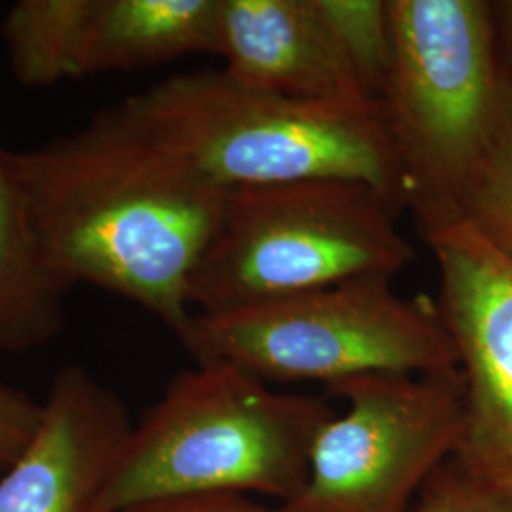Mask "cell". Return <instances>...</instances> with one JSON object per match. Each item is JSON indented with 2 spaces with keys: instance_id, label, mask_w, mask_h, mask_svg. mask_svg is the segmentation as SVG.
Listing matches in <instances>:
<instances>
[{
  "instance_id": "1",
  "label": "cell",
  "mask_w": 512,
  "mask_h": 512,
  "mask_svg": "<svg viewBox=\"0 0 512 512\" xmlns=\"http://www.w3.org/2000/svg\"><path fill=\"white\" fill-rule=\"evenodd\" d=\"M38 239L71 287L88 283L156 315L190 321L188 287L219 232L228 192L122 122L116 110L42 147L10 152Z\"/></svg>"
},
{
  "instance_id": "2",
  "label": "cell",
  "mask_w": 512,
  "mask_h": 512,
  "mask_svg": "<svg viewBox=\"0 0 512 512\" xmlns=\"http://www.w3.org/2000/svg\"><path fill=\"white\" fill-rule=\"evenodd\" d=\"M334 414L321 399L279 393L228 363L184 370L131 429L90 512L200 494L285 505L302 490L315 437Z\"/></svg>"
},
{
  "instance_id": "3",
  "label": "cell",
  "mask_w": 512,
  "mask_h": 512,
  "mask_svg": "<svg viewBox=\"0 0 512 512\" xmlns=\"http://www.w3.org/2000/svg\"><path fill=\"white\" fill-rule=\"evenodd\" d=\"M112 109L150 147L224 190L338 177L374 184L404 209L382 103H300L222 69L167 78Z\"/></svg>"
},
{
  "instance_id": "4",
  "label": "cell",
  "mask_w": 512,
  "mask_h": 512,
  "mask_svg": "<svg viewBox=\"0 0 512 512\" xmlns=\"http://www.w3.org/2000/svg\"><path fill=\"white\" fill-rule=\"evenodd\" d=\"M393 67L382 95L403 207L421 238L463 222L476 175L512 128L490 0H389Z\"/></svg>"
},
{
  "instance_id": "5",
  "label": "cell",
  "mask_w": 512,
  "mask_h": 512,
  "mask_svg": "<svg viewBox=\"0 0 512 512\" xmlns=\"http://www.w3.org/2000/svg\"><path fill=\"white\" fill-rule=\"evenodd\" d=\"M399 211L384 190L355 179L234 188L190 279V308L224 313L355 279H393L414 258Z\"/></svg>"
},
{
  "instance_id": "6",
  "label": "cell",
  "mask_w": 512,
  "mask_h": 512,
  "mask_svg": "<svg viewBox=\"0 0 512 512\" xmlns=\"http://www.w3.org/2000/svg\"><path fill=\"white\" fill-rule=\"evenodd\" d=\"M198 365L228 363L264 384L459 368L439 304L366 277L255 306L196 313L177 332Z\"/></svg>"
},
{
  "instance_id": "7",
  "label": "cell",
  "mask_w": 512,
  "mask_h": 512,
  "mask_svg": "<svg viewBox=\"0 0 512 512\" xmlns=\"http://www.w3.org/2000/svg\"><path fill=\"white\" fill-rule=\"evenodd\" d=\"M348 404L317 433L289 512H410L423 484L458 444L465 378L372 372L327 385Z\"/></svg>"
},
{
  "instance_id": "8",
  "label": "cell",
  "mask_w": 512,
  "mask_h": 512,
  "mask_svg": "<svg viewBox=\"0 0 512 512\" xmlns=\"http://www.w3.org/2000/svg\"><path fill=\"white\" fill-rule=\"evenodd\" d=\"M465 378L452 461L512 512V262L461 222L425 239Z\"/></svg>"
},
{
  "instance_id": "9",
  "label": "cell",
  "mask_w": 512,
  "mask_h": 512,
  "mask_svg": "<svg viewBox=\"0 0 512 512\" xmlns=\"http://www.w3.org/2000/svg\"><path fill=\"white\" fill-rule=\"evenodd\" d=\"M29 446L0 476V512H90L133 425L82 366L55 372Z\"/></svg>"
},
{
  "instance_id": "10",
  "label": "cell",
  "mask_w": 512,
  "mask_h": 512,
  "mask_svg": "<svg viewBox=\"0 0 512 512\" xmlns=\"http://www.w3.org/2000/svg\"><path fill=\"white\" fill-rule=\"evenodd\" d=\"M224 71L258 92L323 107L372 105L317 0H220Z\"/></svg>"
},
{
  "instance_id": "11",
  "label": "cell",
  "mask_w": 512,
  "mask_h": 512,
  "mask_svg": "<svg viewBox=\"0 0 512 512\" xmlns=\"http://www.w3.org/2000/svg\"><path fill=\"white\" fill-rule=\"evenodd\" d=\"M220 52V0H92L84 76Z\"/></svg>"
},
{
  "instance_id": "12",
  "label": "cell",
  "mask_w": 512,
  "mask_h": 512,
  "mask_svg": "<svg viewBox=\"0 0 512 512\" xmlns=\"http://www.w3.org/2000/svg\"><path fill=\"white\" fill-rule=\"evenodd\" d=\"M71 289L44 253L10 150L0 147V351L50 344L65 327Z\"/></svg>"
},
{
  "instance_id": "13",
  "label": "cell",
  "mask_w": 512,
  "mask_h": 512,
  "mask_svg": "<svg viewBox=\"0 0 512 512\" xmlns=\"http://www.w3.org/2000/svg\"><path fill=\"white\" fill-rule=\"evenodd\" d=\"M92 0H19L2 21L10 71L25 88L84 78Z\"/></svg>"
},
{
  "instance_id": "14",
  "label": "cell",
  "mask_w": 512,
  "mask_h": 512,
  "mask_svg": "<svg viewBox=\"0 0 512 512\" xmlns=\"http://www.w3.org/2000/svg\"><path fill=\"white\" fill-rule=\"evenodd\" d=\"M366 95L380 103L393 67L389 0H317Z\"/></svg>"
},
{
  "instance_id": "15",
  "label": "cell",
  "mask_w": 512,
  "mask_h": 512,
  "mask_svg": "<svg viewBox=\"0 0 512 512\" xmlns=\"http://www.w3.org/2000/svg\"><path fill=\"white\" fill-rule=\"evenodd\" d=\"M463 222L512 262V128L476 175L463 207Z\"/></svg>"
},
{
  "instance_id": "16",
  "label": "cell",
  "mask_w": 512,
  "mask_h": 512,
  "mask_svg": "<svg viewBox=\"0 0 512 512\" xmlns=\"http://www.w3.org/2000/svg\"><path fill=\"white\" fill-rule=\"evenodd\" d=\"M410 512H509L448 459L423 484Z\"/></svg>"
},
{
  "instance_id": "17",
  "label": "cell",
  "mask_w": 512,
  "mask_h": 512,
  "mask_svg": "<svg viewBox=\"0 0 512 512\" xmlns=\"http://www.w3.org/2000/svg\"><path fill=\"white\" fill-rule=\"evenodd\" d=\"M42 403L14 387L0 384V473L29 446L42 421Z\"/></svg>"
},
{
  "instance_id": "18",
  "label": "cell",
  "mask_w": 512,
  "mask_h": 512,
  "mask_svg": "<svg viewBox=\"0 0 512 512\" xmlns=\"http://www.w3.org/2000/svg\"><path fill=\"white\" fill-rule=\"evenodd\" d=\"M116 512H289L281 505L268 507L249 495L200 494L156 499L139 505H131Z\"/></svg>"
},
{
  "instance_id": "19",
  "label": "cell",
  "mask_w": 512,
  "mask_h": 512,
  "mask_svg": "<svg viewBox=\"0 0 512 512\" xmlns=\"http://www.w3.org/2000/svg\"><path fill=\"white\" fill-rule=\"evenodd\" d=\"M499 73L512 101V0H490Z\"/></svg>"
}]
</instances>
